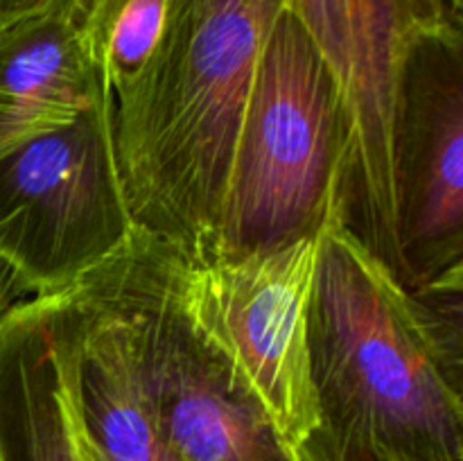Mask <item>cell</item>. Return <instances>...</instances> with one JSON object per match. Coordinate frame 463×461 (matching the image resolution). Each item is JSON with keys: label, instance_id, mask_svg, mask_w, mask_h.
<instances>
[{"label": "cell", "instance_id": "8fae6325", "mask_svg": "<svg viewBox=\"0 0 463 461\" xmlns=\"http://www.w3.org/2000/svg\"><path fill=\"white\" fill-rule=\"evenodd\" d=\"M0 461H81L63 407L43 296L0 319Z\"/></svg>", "mask_w": 463, "mask_h": 461}, {"label": "cell", "instance_id": "3957f363", "mask_svg": "<svg viewBox=\"0 0 463 461\" xmlns=\"http://www.w3.org/2000/svg\"><path fill=\"white\" fill-rule=\"evenodd\" d=\"M348 158L351 125L337 80L285 7L258 61L215 240L203 256L319 238L335 212L344 215Z\"/></svg>", "mask_w": 463, "mask_h": 461}, {"label": "cell", "instance_id": "5b68a950", "mask_svg": "<svg viewBox=\"0 0 463 461\" xmlns=\"http://www.w3.org/2000/svg\"><path fill=\"white\" fill-rule=\"evenodd\" d=\"M113 149L111 98L0 156V258L32 294H54L136 233Z\"/></svg>", "mask_w": 463, "mask_h": 461}, {"label": "cell", "instance_id": "7a4b0ae2", "mask_svg": "<svg viewBox=\"0 0 463 461\" xmlns=\"http://www.w3.org/2000/svg\"><path fill=\"white\" fill-rule=\"evenodd\" d=\"M307 312L319 428L393 461H463V419L393 271L344 224L321 229Z\"/></svg>", "mask_w": 463, "mask_h": 461}, {"label": "cell", "instance_id": "9a60e30c", "mask_svg": "<svg viewBox=\"0 0 463 461\" xmlns=\"http://www.w3.org/2000/svg\"><path fill=\"white\" fill-rule=\"evenodd\" d=\"M30 296H34V294H32L25 278L18 274L16 267H12L5 258H0V319H3L16 303L25 301V298Z\"/></svg>", "mask_w": 463, "mask_h": 461}, {"label": "cell", "instance_id": "30bf717a", "mask_svg": "<svg viewBox=\"0 0 463 461\" xmlns=\"http://www.w3.org/2000/svg\"><path fill=\"white\" fill-rule=\"evenodd\" d=\"M104 95L75 0L0 27V156L72 125Z\"/></svg>", "mask_w": 463, "mask_h": 461}, {"label": "cell", "instance_id": "277c9868", "mask_svg": "<svg viewBox=\"0 0 463 461\" xmlns=\"http://www.w3.org/2000/svg\"><path fill=\"white\" fill-rule=\"evenodd\" d=\"M81 283L111 310L140 384L184 461H298L179 296V249L136 230Z\"/></svg>", "mask_w": 463, "mask_h": 461}, {"label": "cell", "instance_id": "8992f818", "mask_svg": "<svg viewBox=\"0 0 463 461\" xmlns=\"http://www.w3.org/2000/svg\"><path fill=\"white\" fill-rule=\"evenodd\" d=\"M319 244L298 240L242 256L179 251V296L289 446L319 428L307 312Z\"/></svg>", "mask_w": 463, "mask_h": 461}, {"label": "cell", "instance_id": "ba28073f", "mask_svg": "<svg viewBox=\"0 0 463 461\" xmlns=\"http://www.w3.org/2000/svg\"><path fill=\"white\" fill-rule=\"evenodd\" d=\"M324 54L351 125L344 224L398 278L392 118L411 36L450 16L446 0H288Z\"/></svg>", "mask_w": 463, "mask_h": 461}, {"label": "cell", "instance_id": "52a82bcc", "mask_svg": "<svg viewBox=\"0 0 463 461\" xmlns=\"http://www.w3.org/2000/svg\"><path fill=\"white\" fill-rule=\"evenodd\" d=\"M398 283L425 287L463 265V23L411 36L392 118Z\"/></svg>", "mask_w": 463, "mask_h": 461}, {"label": "cell", "instance_id": "5bb4252c", "mask_svg": "<svg viewBox=\"0 0 463 461\" xmlns=\"http://www.w3.org/2000/svg\"><path fill=\"white\" fill-rule=\"evenodd\" d=\"M298 461H393L360 443L330 437L324 429H315L306 441L294 446Z\"/></svg>", "mask_w": 463, "mask_h": 461}, {"label": "cell", "instance_id": "7c38bea8", "mask_svg": "<svg viewBox=\"0 0 463 461\" xmlns=\"http://www.w3.org/2000/svg\"><path fill=\"white\" fill-rule=\"evenodd\" d=\"M188 0H75L77 21L111 104L140 84Z\"/></svg>", "mask_w": 463, "mask_h": 461}, {"label": "cell", "instance_id": "9c48e42d", "mask_svg": "<svg viewBox=\"0 0 463 461\" xmlns=\"http://www.w3.org/2000/svg\"><path fill=\"white\" fill-rule=\"evenodd\" d=\"M41 296L80 459L184 461L163 432L111 310L81 280Z\"/></svg>", "mask_w": 463, "mask_h": 461}, {"label": "cell", "instance_id": "e0dca14e", "mask_svg": "<svg viewBox=\"0 0 463 461\" xmlns=\"http://www.w3.org/2000/svg\"><path fill=\"white\" fill-rule=\"evenodd\" d=\"M446 5H448V12H450V16L463 23V0H446Z\"/></svg>", "mask_w": 463, "mask_h": 461}, {"label": "cell", "instance_id": "2e32d148", "mask_svg": "<svg viewBox=\"0 0 463 461\" xmlns=\"http://www.w3.org/2000/svg\"><path fill=\"white\" fill-rule=\"evenodd\" d=\"M52 0H0V27L18 21L32 12L48 7Z\"/></svg>", "mask_w": 463, "mask_h": 461}, {"label": "cell", "instance_id": "6da1fadb", "mask_svg": "<svg viewBox=\"0 0 463 461\" xmlns=\"http://www.w3.org/2000/svg\"><path fill=\"white\" fill-rule=\"evenodd\" d=\"M288 0H188L140 84L111 104L136 229L199 258L213 247L240 120Z\"/></svg>", "mask_w": 463, "mask_h": 461}, {"label": "cell", "instance_id": "4fadbf2b", "mask_svg": "<svg viewBox=\"0 0 463 461\" xmlns=\"http://www.w3.org/2000/svg\"><path fill=\"white\" fill-rule=\"evenodd\" d=\"M410 301L463 419V265L410 292Z\"/></svg>", "mask_w": 463, "mask_h": 461}]
</instances>
